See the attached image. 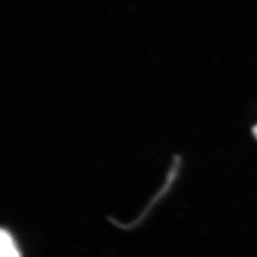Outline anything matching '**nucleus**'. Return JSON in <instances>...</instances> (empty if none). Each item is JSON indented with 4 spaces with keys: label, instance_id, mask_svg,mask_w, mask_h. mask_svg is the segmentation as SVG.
<instances>
[{
    "label": "nucleus",
    "instance_id": "f03ea898",
    "mask_svg": "<svg viewBox=\"0 0 257 257\" xmlns=\"http://www.w3.org/2000/svg\"><path fill=\"white\" fill-rule=\"evenodd\" d=\"M253 135H254V137L257 138V125L253 128Z\"/></svg>",
    "mask_w": 257,
    "mask_h": 257
},
{
    "label": "nucleus",
    "instance_id": "f257e3e1",
    "mask_svg": "<svg viewBox=\"0 0 257 257\" xmlns=\"http://www.w3.org/2000/svg\"><path fill=\"white\" fill-rule=\"evenodd\" d=\"M0 257H21L19 248L9 231L1 230Z\"/></svg>",
    "mask_w": 257,
    "mask_h": 257
}]
</instances>
